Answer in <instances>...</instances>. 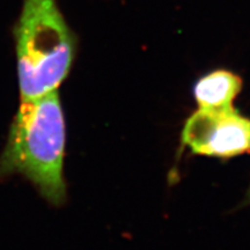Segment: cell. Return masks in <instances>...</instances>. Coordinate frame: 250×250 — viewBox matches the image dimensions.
<instances>
[{
	"label": "cell",
	"instance_id": "obj_1",
	"mask_svg": "<svg viewBox=\"0 0 250 250\" xmlns=\"http://www.w3.org/2000/svg\"><path fill=\"white\" fill-rule=\"evenodd\" d=\"M65 145L66 124L58 89L20 99L0 154V177L21 175L46 202L61 205L66 199Z\"/></svg>",
	"mask_w": 250,
	"mask_h": 250
},
{
	"label": "cell",
	"instance_id": "obj_2",
	"mask_svg": "<svg viewBox=\"0 0 250 250\" xmlns=\"http://www.w3.org/2000/svg\"><path fill=\"white\" fill-rule=\"evenodd\" d=\"M14 40L20 99L57 90L76 56V37L57 0H23Z\"/></svg>",
	"mask_w": 250,
	"mask_h": 250
},
{
	"label": "cell",
	"instance_id": "obj_3",
	"mask_svg": "<svg viewBox=\"0 0 250 250\" xmlns=\"http://www.w3.org/2000/svg\"><path fill=\"white\" fill-rule=\"evenodd\" d=\"M181 142L197 155L229 159L250 152V118L235 109H204L188 118Z\"/></svg>",
	"mask_w": 250,
	"mask_h": 250
},
{
	"label": "cell",
	"instance_id": "obj_4",
	"mask_svg": "<svg viewBox=\"0 0 250 250\" xmlns=\"http://www.w3.org/2000/svg\"><path fill=\"white\" fill-rule=\"evenodd\" d=\"M242 89V79L227 70H215L203 76L193 86L199 108L229 109Z\"/></svg>",
	"mask_w": 250,
	"mask_h": 250
},
{
	"label": "cell",
	"instance_id": "obj_5",
	"mask_svg": "<svg viewBox=\"0 0 250 250\" xmlns=\"http://www.w3.org/2000/svg\"><path fill=\"white\" fill-rule=\"evenodd\" d=\"M246 203H248V204H250V188H249L248 192H247V196H246Z\"/></svg>",
	"mask_w": 250,
	"mask_h": 250
}]
</instances>
